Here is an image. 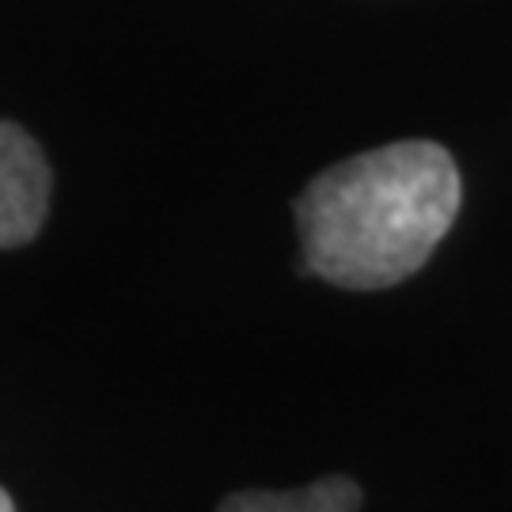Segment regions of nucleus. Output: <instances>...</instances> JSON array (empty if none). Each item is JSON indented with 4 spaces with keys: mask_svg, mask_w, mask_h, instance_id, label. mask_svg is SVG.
Here are the masks:
<instances>
[{
    "mask_svg": "<svg viewBox=\"0 0 512 512\" xmlns=\"http://www.w3.org/2000/svg\"><path fill=\"white\" fill-rule=\"evenodd\" d=\"M463 183L437 141H395L349 156L293 202L304 270L338 289H391L448 236Z\"/></svg>",
    "mask_w": 512,
    "mask_h": 512,
    "instance_id": "nucleus-1",
    "label": "nucleus"
},
{
    "mask_svg": "<svg viewBox=\"0 0 512 512\" xmlns=\"http://www.w3.org/2000/svg\"><path fill=\"white\" fill-rule=\"evenodd\" d=\"M50 164L16 122H0V251L27 247L50 213Z\"/></svg>",
    "mask_w": 512,
    "mask_h": 512,
    "instance_id": "nucleus-2",
    "label": "nucleus"
},
{
    "mask_svg": "<svg viewBox=\"0 0 512 512\" xmlns=\"http://www.w3.org/2000/svg\"><path fill=\"white\" fill-rule=\"evenodd\" d=\"M217 512H361V486L346 475H327L300 490H239Z\"/></svg>",
    "mask_w": 512,
    "mask_h": 512,
    "instance_id": "nucleus-3",
    "label": "nucleus"
},
{
    "mask_svg": "<svg viewBox=\"0 0 512 512\" xmlns=\"http://www.w3.org/2000/svg\"><path fill=\"white\" fill-rule=\"evenodd\" d=\"M0 512H16V505H12V497L0 490Z\"/></svg>",
    "mask_w": 512,
    "mask_h": 512,
    "instance_id": "nucleus-4",
    "label": "nucleus"
}]
</instances>
